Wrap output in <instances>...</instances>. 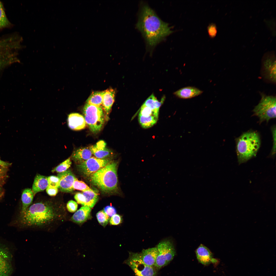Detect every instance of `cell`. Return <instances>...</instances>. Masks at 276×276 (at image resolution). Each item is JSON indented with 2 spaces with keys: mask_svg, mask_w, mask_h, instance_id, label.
<instances>
[{
  "mask_svg": "<svg viewBox=\"0 0 276 276\" xmlns=\"http://www.w3.org/2000/svg\"><path fill=\"white\" fill-rule=\"evenodd\" d=\"M66 216L63 206L50 201H41L31 205L20 214L19 221L24 227L49 231L63 223Z\"/></svg>",
  "mask_w": 276,
  "mask_h": 276,
  "instance_id": "cell-1",
  "label": "cell"
},
{
  "mask_svg": "<svg viewBox=\"0 0 276 276\" xmlns=\"http://www.w3.org/2000/svg\"><path fill=\"white\" fill-rule=\"evenodd\" d=\"M136 27L151 49L173 32L168 23L162 20L152 9L143 3L141 4Z\"/></svg>",
  "mask_w": 276,
  "mask_h": 276,
  "instance_id": "cell-2",
  "label": "cell"
},
{
  "mask_svg": "<svg viewBox=\"0 0 276 276\" xmlns=\"http://www.w3.org/2000/svg\"><path fill=\"white\" fill-rule=\"evenodd\" d=\"M118 164L117 162L110 161L91 175L90 179L92 184L105 192L110 193L116 191L118 189Z\"/></svg>",
  "mask_w": 276,
  "mask_h": 276,
  "instance_id": "cell-3",
  "label": "cell"
},
{
  "mask_svg": "<svg viewBox=\"0 0 276 276\" xmlns=\"http://www.w3.org/2000/svg\"><path fill=\"white\" fill-rule=\"evenodd\" d=\"M260 137L255 131L243 133L236 140V151L238 162L242 163L256 156L260 145Z\"/></svg>",
  "mask_w": 276,
  "mask_h": 276,
  "instance_id": "cell-4",
  "label": "cell"
},
{
  "mask_svg": "<svg viewBox=\"0 0 276 276\" xmlns=\"http://www.w3.org/2000/svg\"><path fill=\"white\" fill-rule=\"evenodd\" d=\"M84 117L90 131L97 133L102 129L105 116L102 108L86 103L83 109Z\"/></svg>",
  "mask_w": 276,
  "mask_h": 276,
  "instance_id": "cell-5",
  "label": "cell"
},
{
  "mask_svg": "<svg viewBox=\"0 0 276 276\" xmlns=\"http://www.w3.org/2000/svg\"><path fill=\"white\" fill-rule=\"evenodd\" d=\"M276 98L275 96L261 95L259 103L253 110L255 114L258 117L260 122H267L276 118Z\"/></svg>",
  "mask_w": 276,
  "mask_h": 276,
  "instance_id": "cell-6",
  "label": "cell"
},
{
  "mask_svg": "<svg viewBox=\"0 0 276 276\" xmlns=\"http://www.w3.org/2000/svg\"><path fill=\"white\" fill-rule=\"evenodd\" d=\"M157 247L158 254L155 267L157 270L168 265L173 260L176 252L172 243L169 240L161 241Z\"/></svg>",
  "mask_w": 276,
  "mask_h": 276,
  "instance_id": "cell-7",
  "label": "cell"
},
{
  "mask_svg": "<svg viewBox=\"0 0 276 276\" xmlns=\"http://www.w3.org/2000/svg\"><path fill=\"white\" fill-rule=\"evenodd\" d=\"M133 271L135 276H156L157 270L155 267L150 266L141 260L139 253L131 252L125 261Z\"/></svg>",
  "mask_w": 276,
  "mask_h": 276,
  "instance_id": "cell-8",
  "label": "cell"
},
{
  "mask_svg": "<svg viewBox=\"0 0 276 276\" xmlns=\"http://www.w3.org/2000/svg\"><path fill=\"white\" fill-rule=\"evenodd\" d=\"M110 161L108 159H100L92 157L87 160L77 165L79 171L85 176H90Z\"/></svg>",
  "mask_w": 276,
  "mask_h": 276,
  "instance_id": "cell-9",
  "label": "cell"
},
{
  "mask_svg": "<svg viewBox=\"0 0 276 276\" xmlns=\"http://www.w3.org/2000/svg\"><path fill=\"white\" fill-rule=\"evenodd\" d=\"M13 255L6 247L0 244V276H10L13 272Z\"/></svg>",
  "mask_w": 276,
  "mask_h": 276,
  "instance_id": "cell-10",
  "label": "cell"
},
{
  "mask_svg": "<svg viewBox=\"0 0 276 276\" xmlns=\"http://www.w3.org/2000/svg\"><path fill=\"white\" fill-rule=\"evenodd\" d=\"M57 176L60 180L58 189L60 191L63 192H70L74 190L73 186L76 178L70 170L59 173Z\"/></svg>",
  "mask_w": 276,
  "mask_h": 276,
  "instance_id": "cell-11",
  "label": "cell"
},
{
  "mask_svg": "<svg viewBox=\"0 0 276 276\" xmlns=\"http://www.w3.org/2000/svg\"><path fill=\"white\" fill-rule=\"evenodd\" d=\"M89 148L92 153L97 158L108 159L112 155L113 153L106 147V144L103 140H100Z\"/></svg>",
  "mask_w": 276,
  "mask_h": 276,
  "instance_id": "cell-12",
  "label": "cell"
},
{
  "mask_svg": "<svg viewBox=\"0 0 276 276\" xmlns=\"http://www.w3.org/2000/svg\"><path fill=\"white\" fill-rule=\"evenodd\" d=\"M67 123L69 128L75 131L84 129L86 124L84 117L77 113H71L68 115Z\"/></svg>",
  "mask_w": 276,
  "mask_h": 276,
  "instance_id": "cell-13",
  "label": "cell"
},
{
  "mask_svg": "<svg viewBox=\"0 0 276 276\" xmlns=\"http://www.w3.org/2000/svg\"><path fill=\"white\" fill-rule=\"evenodd\" d=\"M139 254L140 259L145 264L148 266L155 267L158 254L157 247L143 249Z\"/></svg>",
  "mask_w": 276,
  "mask_h": 276,
  "instance_id": "cell-14",
  "label": "cell"
},
{
  "mask_svg": "<svg viewBox=\"0 0 276 276\" xmlns=\"http://www.w3.org/2000/svg\"><path fill=\"white\" fill-rule=\"evenodd\" d=\"M102 108L105 112V119L108 120L112 106L114 101L115 92L112 89H109L103 91Z\"/></svg>",
  "mask_w": 276,
  "mask_h": 276,
  "instance_id": "cell-15",
  "label": "cell"
},
{
  "mask_svg": "<svg viewBox=\"0 0 276 276\" xmlns=\"http://www.w3.org/2000/svg\"><path fill=\"white\" fill-rule=\"evenodd\" d=\"M274 55H269L264 60V69L268 79L273 82H276V61Z\"/></svg>",
  "mask_w": 276,
  "mask_h": 276,
  "instance_id": "cell-16",
  "label": "cell"
},
{
  "mask_svg": "<svg viewBox=\"0 0 276 276\" xmlns=\"http://www.w3.org/2000/svg\"><path fill=\"white\" fill-rule=\"evenodd\" d=\"M195 253L198 261L204 265H208L212 260L215 259L213 258L212 254L209 249L202 244L196 250Z\"/></svg>",
  "mask_w": 276,
  "mask_h": 276,
  "instance_id": "cell-17",
  "label": "cell"
},
{
  "mask_svg": "<svg viewBox=\"0 0 276 276\" xmlns=\"http://www.w3.org/2000/svg\"><path fill=\"white\" fill-rule=\"evenodd\" d=\"M202 91L195 87L187 86L182 88L175 92L174 94L180 98L190 99L201 94Z\"/></svg>",
  "mask_w": 276,
  "mask_h": 276,
  "instance_id": "cell-18",
  "label": "cell"
},
{
  "mask_svg": "<svg viewBox=\"0 0 276 276\" xmlns=\"http://www.w3.org/2000/svg\"><path fill=\"white\" fill-rule=\"evenodd\" d=\"M92 154L89 148L81 147L73 152L72 158L75 162L78 164L84 162L92 157Z\"/></svg>",
  "mask_w": 276,
  "mask_h": 276,
  "instance_id": "cell-19",
  "label": "cell"
},
{
  "mask_svg": "<svg viewBox=\"0 0 276 276\" xmlns=\"http://www.w3.org/2000/svg\"><path fill=\"white\" fill-rule=\"evenodd\" d=\"M91 210L88 207H82L74 214L70 220L77 224H82L90 217Z\"/></svg>",
  "mask_w": 276,
  "mask_h": 276,
  "instance_id": "cell-20",
  "label": "cell"
},
{
  "mask_svg": "<svg viewBox=\"0 0 276 276\" xmlns=\"http://www.w3.org/2000/svg\"><path fill=\"white\" fill-rule=\"evenodd\" d=\"M48 177L38 174L33 184L32 191L34 195L38 192L44 191L48 186Z\"/></svg>",
  "mask_w": 276,
  "mask_h": 276,
  "instance_id": "cell-21",
  "label": "cell"
},
{
  "mask_svg": "<svg viewBox=\"0 0 276 276\" xmlns=\"http://www.w3.org/2000/svg\"><path fill=\"white\" fill-rule=\"evenodd\" d=\"M34 194L32 190L26 188L23 191L21 196L22 206L20 214L24 213L32 203Z\"/></svg>",
  "mask_w": 276,
  "mask_h": 276,
  "instance_id": "cell-22",
  "label": "cell"
},
{
  "mask_svg": "<svg viewBox=\"0 0 276 276\" xmlns=\"http://www.w3.org/2000/svg\"><path fill=\"white\" fill-rule=\"evenodd\" d=\"M165 98L164 96L160 101L158 100L154 94H152L146 100L143 104L154 110L159 111V109L163 104Z\"/></svg>",
  "mask_w": 276,
  "mask_h": 276,
  "instance_id": "cell-23",
  "label": "cell"
},
{
  "mask_svg": "<svg viewBox=\"0 0 276 276\" xmlns=\"http://www.w3.org/2000/svg\"><path fill=\"white\" fill-rule=\"evenodd\" d=\"M82 193L85 197L86 199L84 206L93 208L98 200L97 194L94 191H87L83 192Z\"/></svg>",
  "mask_w": 276,
  "mask_h": 276,
  "instance_id": "cell-24",
  "label": "cell"
},
{
  "mask_svg": "<svg viewBox=\"0 0 276 276\" xmlns=\"http://www.w3.org/2000/svg\"><path fill=\"white\" fill-rule=\"evenodd\" d=\"M158 117L154 116L145 117L139 115L138 120L141 126L144 128L147 129L155 124L157 122Z\"/></svg>",
  "mask_w": 276,
  "mask_h": 276,
  "instance_id": "cell-25",
  "label": "cell"
},
{
  "mask_svg": "<svg viewBox=\"0 0 276 276\" xmlns=\"http://www.w3.org/2000/svg\"><path fill=\"white\" fill-rule=\"evenodd\" d=\"M103 91L93 92L87 99L86 103L102 108Z\"/></svg>",
  "mask_w": 276,
  "mask_h": 276,
  "instance_id": "cell-26",
  "label": "cell"
},
{
  "mask_svg": "<svg viewBox=\"0 0 276 276\" xmlns=\"http://www.w3.org/2000/svg\"><path fill=\"white\" fill-rule=\"evenodd\" d=\"M11 23L7 17L2 3L0 1V29L9 26Z\"/></svg>",
  "mask_w": 276,
  "mask_h": 276,
  "instance_id": "cell-27",
  "label": "cell"
},
{
  "mask_svg": "<svg viewBox=\"0 0 276 276\" xmlns=\"http://www.w3.org/2000/svg\"><path fill=\"white\" fill-rule=\"evenodd\" d=\"M159 111L152 110L143 104L141 106L139 115L143 116H154L158 117Z\"/></svg>",
  "mask_w": 276,
  "mask_h": 276,
  "instance_id": "cell-28",
  "label": "cell"
},
{
  "mask_svg": "<svg viewBox=\"0 0 276 276\" xmlns=\"http://www.w3.org/2000/svg\"><path fill=\"white\" fill-rule=\"evenodd\" d=\"M71 164V158H69L54 168L51 171L52 172H56L59 173L64 172L67 170L70 167Z\"/></svg>",
  "mask_w": 276,
  "mask_h": 276,
  "instance_id": "cell-29",
  "label": "cell"
},
{
  "mask_svg": "<svg viewBox=\"0 0 276 276\" xmlns=\"http://www.w3.org/2000/svg\"><path fill=\"white\" fill-rule=\"evenodd\" d=\"M96 216L99 223L103 227L105 226L109 221V217L103 210L99 211L97 213Z\"/></svg>",
  "mask_w": 276,
  "mask_h": 276,
  "instance_id": "cell-30",
  "label": "cell"
},
{
  "mask_svg": "<svg viewBox=\"0 0 276 276\" xmlns=\"http://www.w3.org/2000/svg\"><path fill=\"white\" fill-rule=\"evenodd\" d=\"M74 190L76 189L83 192L87 191H94L91 189L84 182L78 180L76 178L73 186Z\"/></svg>",
  "mask_w": 276,
  "mask_h": 276,
  "instance_id": "cell-31",
  "label": "cell"
},
{
  "mask_svg": "<svg viewBox=\"0 0 276 276\" xmlns=\"http://www.w3.org/2000/svg\"><path fill=\"white\" fill-rule=\"evenodd\" d=\"M10 165V163L2 160L0 158V179L5 176Z\"/></svg>",
  "mask_w": 276,
  "mask_h": 276,
  "instance_id": "cell-32",
  "label": "cell"
},
{
  "mask_svg": "<svg viewBox=\"0 0 276 276\" xmlns=\"http://www.w3.org/2000/svg\"><path fill=\"white\" fill-rule=\"evenodd\" d=\"M48 186L58 188L60 180L57 176H50L48 177Z\"/></svg>",
  "mask_w": 276,
  "mask_h": 276,
  "instance_id": "cell-33",
  "label": "cell"
},
{
  "mask_svg": "<svg viewBox=\"0 0 276 276\" xmlns=\"http://www.w3.org/2000/svg\"><path fill=\"white\" fill-rule=\"evenodd\" d=\"M208 34L211 38H213L216 36L217 33V28L216 25L213 23L210 24L208 27Z\"/></svg>",
  "mask_w": 276,
  "mask_h": 276,
  "instance_id": "cell-34",
  "label": "cell"
},
{
  "mask_svg": "<svg viewBox=\"0 0 276 276\" xmlns=\"http://www.w3.org/2000/svg\"><path fill=\"white\" fill-rule=\"evenodd\" d=\"M78 204L77 203L73 200L69 201L66 204V208L68 211L71 213L75 212L77 210Z\"/></svg>",
  "mask_w": 276,
  "mask_h": 276,
  "instance_id": "cell-35",
  "label": "cell"
},
{
  "mask_svg": "<svg viewBox=\"0 0 276 276\" xmlns=\"http://www.w3.org/2000/svg\"><path fill=\"white\" fill-rule=\"evenodd\" d=\"M122 220V218L121 215L115 214L111 217L110 220V223L113 225H118L121 223Z\"/></svg>",
  "mask_w": 276,
  "mask_h": 276,
  "instance_id": "cell-36",
  "label": "cell"
},
{
  "mask_svg": "<svg viewBox=\"0 0 276 276\" xmlns=\"http://www.w3.org/2000/svg\"><path fill=\"white\" fill-rule=\"evenodd\" d=\"M74 198L78 203L83 206L86 202L85 197L82 193H76L74 196Z\"/></svg>",
  "mask_w": 276,
  "mask_h": 276,
  "instance_id": "cell-37",
  "label": "cell"
},
{
  "mask_svg": "<svg viewBox=\"0 0 276 276\" xmlns=\"http://www.w3.org/2000/svg\"><path fill=\"white\" fill-rule=\"evenodd\" d=\"M104 211L110 217H112L116 214L117 213L115 208L113 206L110 205L106 206L104 208Z\"/></svg>",
  "mask_w": 276,
  "mask_h": 276,
  "instance_id": "cell-38",
  "label": "cell"
},
{
  "mask_svg": "<svg viewBox=\"0 0 276 276\" xmlns=\"http://www.w3.org/2000/svg\"><path fill=\"white\" fill-rule=\"evenodd\" d=\"M58 191V188L49 186H48L46 189L47 193L50 196H55L57 193Z\"/></svg>",
  "mask_w": 276,
  "mask_h": 276,
  "instance_id": "cell-39",
  "label": "cell"
},
{
  "mask_svg": "<svg viewBox=\"0 0 276 276\" xmlns=\"http://www.w3.org/2000/svg\"><path fill=\"white\" fill-rule=\"evenodd\" d=\"M272 132L273 139V146L272 150V154L274 155L275 153L276 143V128L275 126H273L272 129Z\"/></svg>",
  "mask_w": 276,
  "mask_h": 276,
  "instance_id": "cell-40",
  "label": "cell"
},
{
  "mask_svg": "<svg viewBox=\"0 0 276 276\" xmlns=\"http://www.w3.org/2000/svg\"><path fill=\"white\" fill-rule=\"evenodd\" d=\"M5 53V52L0 53V55H2V54H4V53ZM0 63H1L0 61Z\"/></svg>",
  "mask_w": 276,
  "mask_h": 276,
  "instance_id": "cell-41",
  "label": "cell"
},
{
  "mask_svg": "<svg viewBox=\"0 0 276 276\" xmlns=\"http://www.w3.org/2000/svg\"><path fill=\"white\" fill-rule=\"evenodd\" d=\"M1 184L0 183V192L1 191Z\"/></svg>",
  "mask_w": 276,
  "mask_h": 276,
  "instance_id": "cell-42",
  "label": "cell"
}]
</instances>
